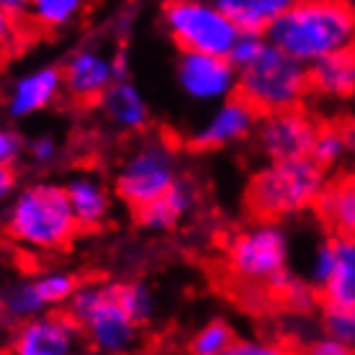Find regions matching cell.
I'll use <instances>...</instances> for the list:
<instances>
[{"label":"cell","mask_w":355,"mask_h":355,"mask_svg":"<svg viewBox=\"0 0 355 355\" xmlns=\"http://www.w3.org/2000/svg\"><path fill=\"white\" fill-rule=\"evenodd\" d=\"M0 230L13 248L28 255L62 252L83 232L64 186L49 180L16 188V193L3 206Z\"/></svg>","instance_id":"cell-1"},{"label":"cell","mask_w":355,"mask_h":355,"mask_svg":"<svg viewBox=\"0 0 355 355\" xmlns=\"http://www.w3.org/2000/svg\"><path fill=\"white\" fill-rule=\"evenodd\" d=\"M268 42L304 64L355 49V10L345 0H296L268 28Z\"/></svg>","instance_id":"cell-2"},{"label":"cell","mask_w":355,"mask_h":355,"mask_svg":"<svg viewBox=\"0 0 355 355\" xmlns=\"http://www.w3.org/2000/svg\"><path fill=\"white\" fill-rule=\"evenodd\" d=\"M324 186V168L311 157L270 160L250 178L245 204L255 219L284 222L314 209Z\"/></svg>","instance_id":"cell-3"},{"label":"cell","mask_w":355,"mask_h":355,"mask_svg":"<svg viewBox=\"0 0 355 355\" xmlns=\"http://www.w3.org/2000/svg\"><path fill=\"white\" fill-rule=\"evenodd\" d=\"M67 311L96 355H132L139 345L142 324L126 311L119 281H80Z\"/></svg>","instance_id":"cell-4"},{"label":"cell","mask_w":355,"mask_h":355,"mask_svg":"<svg viewBox=\"0 0 355 355\" xmlns=\"http://www.w3.org/2000/svg\"><path fill=\"white\" fill-rule=\"evenodd\" d=\"M291 242L278 222L255 219L240 230L224 248V270L242 288L270 291L288 273Z\"/></svg>","instance_id":"cell-5"},{"label":"cell","mask_w":355,"mask_h":355,"mask_svg":"<svg viewBox=\"0 0 355 355\" xmlns=\"http://www.w3.org/2000/svg\"><path fill=\"white\" fill-rule=\"evenodd\" d=\"M311 80L306 64L268 42L250 64L237 70V93L258 114H275L299 108L309 93Z\"/></svg>","instance_id":"cell-6"},{"label":"cell","mask_w":355,"mask_h":355,"mask_svg":"<svg viewBox=\"0 0 355 355\" xmlns=\"http://www.w3.org/2000/svg\"><path fill=\"white\" fill-rule=\"evenodd\" d=\"M178 173V150L168 137H144L124 155V160L116 170L114 188L116 196L124 201L132 211L152 204L160 198L173 183Z\"/></svg>","instance_id":"cell-7"},{"label":"cell","mask_w":355,"mask_h":355,"mask_svg":"<svg viewBox=\"0 0 355 355\" xmlns=\"http://www.w3.org/2000/svg\"><path fill=\"white\" fill-rule=\"evenodd\" d=\"M168 34L183 52L230 57L240 26L214 0H170L162 10Z\"/></svg>","instance_id":"cell-8"},{"label":"cell","mask_w":355,"mask_h":355,"mask_svg":"<svg viewBox=\"0 0 355 355\" xmlns=\"http://www.w3.org/2000/svg\"><path fill=\"white\" fill-rule=\"evenodd\" d=\"M78 275L70 270H42L28 278H21L6 291V306L0 320H6L8 324H21L46 314L54 309H67L72 293L78 291Z\"/></svg>","instance_id":"cell-9"},{"label":"cell","mask_w":355,"mask_h":355,"mask_svg":"<svg viewBox=\"0 0 355 355\" xmlns=\"http://www.w3.org/2000/svg\"><path fill=\"white\" fill-rule=\"evenodd\" d=\"M309 284L317 288L322 304L355 306V237L332 234L314 248Z\"/></svg>","instance_id":"cell-10"},{"label":"cell","mask_w":355,"mask_h":355,"mask_svg":"<svg viewBox=\"0 0 355 355\" xmlns=\"http://www.w3.org/2000/svg\"><path fill=\"white\" fill-rule=\"evenodd\" d=\"M85 340L67 309H54L16 324L8 343L10 355H80Z\"/></svg>","instance_id":"cell-11"},{"label":"cell","mask_w":355,"mask_h":355,"mask_svg":"<svg viewBox=\"0 0 355 355\" xmlns=\"http://www.w3.org/2000/svg\"><path fill=\"white\" fill-rule=\"evenodd\" d=\"M320 126L299 108L266 114L258 124V144L268 160H299L311 157V147Z\"/></svg>","instance_id":"cell-12"},{"label":"cell","mask_w":355,"mask_h":355,"mask_svg":"<svg viewBox=\"0 0 355 355\" xmlns=\"http://www.w3.org/2000/svg\"><path fill=\"white\" fill-rule=\"evenodd\" d=\"M121 72H124L121 57H111L96 46H85L67 60L62 70V83L72 101L93 103L103 98V93L121 78Z\"/></svg>","instance_id":"cell-13"},{"label":"cell","mask_w":355,"mask_h":355,"mask_svg":"<svg viewBox=\"0 0 355 355\" xmlns=\"http://www.w3.org/2000/svg\"><path fill=\"white\" fill-rule=\"evenodd\" d=\"M178 83L193 101H224L237 90V67L230 57L183 52L178 62Z\"/></svg>","instance_id":"cell-14"},{"label":"cell","mask_w":355,"mask_h":355,"mask_svg":"<svg viewBox=\"0 0 355 355\" xmlns=\"http://www.w3.org/2000/svg\"><path fill=\"white\" fill-rule=\"evenodd\" d=\"M255 126H258V111L245 98L230 96L196 129L191 144L196 150H222V147L248 139L255 132Z\"/></svg>","instance_id":"cell-15"},{"label":"cell","mask_w":355,"mask_h":355,"mask_svg":"<svg viewBox=\"0 0 355 355\" xmlns=\"http://www.w3.org/2000/svg\"><path fill=\"white\" fill-rule=\"evenodd\" d=\"M64 191H67L72 214L83 232L106 227L114 214V193L103 178L93 175V173H78L64 183Z\"/></svg>","instance_id":"cell-16"},{"label":"cell","mask_w":355,"mask_h":355,"mask_svg":"<svg viewBox=\"0 0 355 355\" xmlns=\"http://www.w3.org/2000/svg\"><path fill=\"white\" fill-rule=\"evenodd\" d=\"M198 206V188L191 178H178L175 183L152 204L134 211L137 224L147 232H170Z\"/></svg>","instance_id":"cell-17"},{"label":"cell","mask_w":355,"mask_h":355,"mask_svg":"<svg viewBox=\"0 0 355 355\" xmlns=\"http://www.w3.org/2000/svg\"><path fill=\"white\" fill-rule=\"evenodd\" d=\"M60 90H64L62 72L57 67H42L18 78L8 90V114L16 119L24 116L39 114L44 111L49 103H54V98L60 96Z\"/></svg>","instance_id":"cell-18"},{"label":"cell","mask_w":355,"mask_h":355,"mask_svg":"<svg viewBox=\"0 0 355 355\" xmlns=\"http://www.w3.org/2000/svg\"><path fill=\"white\" fill-rule=\"evenodd\" d=\"M101 106H103L108 124L119 132H142L150 121V108L144 103L142 93L121 78L103 93Z\"/></svg>","instance_id":"cell-19"},{"label":"cell","mask_w":355,"mask_h":355,"mask_svg":"<svg viewBox=\"0 0 355 355\" xmlns=\"http://www.w3.org/2000/svg\"><path fill=\"white\" fill-rule=\"evenodd\" d=\"M314 209L335 234L355 237V175L327 183Z\"/></svg>","instance_id":"cell-20"},{"label":"cell","mask_w":355,"mask_h":355,"mask_svg":"<svg viewBox=\"0 0 355 355\" xmlns=\"http://www.w3.org/2000/svg\"><path fill=\"white\" fill-rule=\"evenodd\" d=\"M311 88H317L324 96H350L355 90V49L335 52L322 57L309 70Z\"/></svg>","instance_id":"cell-21"},{"label":"cell","mask_w":355,"mask_h":355,"mask_svg":"<svg viewBox=\"0 0 355 355\" xmlns=\"http://www.w3.org/2000/svg\"><path fill=\"white\" fill-rule=\"evenodd\" d=\"M240 31H268L296 0H214Z\"/></svg>","instance_id":"cell-22"},{"label":"cell","mask_w":355,"mask_h":355,"mask_svg":"<svg viewBox=\"0 0 355 355\" xmlns=\"http://www.w3.org/2000/svg\"><path fill=\"white\" fill-rule=\"evenodd\" d=\"M355 152V132L353 129H343V126H324L317 132L314 147H311V160L320 162L327 170L338 165L345 155Z\"/></svg>","instance_id":"cell-23"},{"label":"cell","mask_w":355,"mask_h":355,"mask_svg":"<svg viewBox=\"0 0 355 355\" xmlns=\"http://www.w3.org/2000/svg\"><path fill=\"white\" fill-rule=\"evenodd\" d=\"M88 0H31L28 18L42 28H62L83 16Z\"/></svg>","instance_id":"cell-24"},{"label":"cell","mask_w":355,"mask_h":355,"mask_svg":"<svg viewBox=\"0 0 355 355\" xmlns=\"http://www.w3.org/2000/svg\"><path fill=\"white\" fill-rule=\"evenodd\" d=\"M237 340L234 327L230 320L216 317V320L204 322L188 340V353L191 355H222L227 347Z\"/></svg>","instance_id":"cell-25"},{"label":"cell","mask_w":355,"mask_h":355,"mask_svg":"<svg viewBox=\"0 0 355 355\" xmlns=\"http://www.w3.org/2000/svg\"><path fill=\"white\" fill-rule=\"evenodd\" d=\"M119 288H121V302H124L126 311L134 317V322L142 324V327L150 324L157 314L155 291L142 281H119Z\"/></svg>","instance_id":"cell-26"},{"label":"cell","mask_w":355,"mask_h":355,"mask_svg":"<svg viewBox=\"0 0 355 355\" xmlns=\"http://www.w3.org/2000/svg\"><path fill=\"white\" fill-rule=\"evenodd\" d=\"M270 293L293 311H309L311 306H314V302L320 299L317 288H314L309 281H302V278H296V275H291V273H286L278 284H273Z\"/></svg>","instance_id":"cell-27"},{"label":"cell","mask_w":355,"mask_h":355,"mask_svg":"<svg viewBox=\"0 0 355 355\" xmlns=\"http://www.w3.org/2000/svg\"><path fill=\"white\" fill-rule=\"evenodd\" d=\"M322 327L324 335L338 340L343 345L355 347V306H338V304H324L322 309Z\"/></svg>","instance_id":"cell-28"},{"label":"cell","mask_w":355,"mask_h":355,"mask_svg":"<svg viewBox=\"0 0 355 355\" xmlns=\"http://www.w3.org/2000/svg\"><path fill=\"white\" fill-rule=\"evenodd\" d=\"M266 44H268V39L260 34V31H240L237 42L232 44L230 62L240 70V67H245V64L252 62V60L266 49Z\"/></svg>","instance_id":"cell-29"},{"label":"cell","mask_w":355,"mask_h":355,"mask_svg":"<svg viewBox=\"0 0 355 355\" xmlns=\"http://www.w3.org/2000/svg\"><path fill=\"white\" fill-rule=\"evenodd\" d=\"M222 355H291L286 345L270 338H237Z\"/></svg>","instance_id":"cell-30"},{"label":"cell","mask_w":355,"mask_h":355,"mask_svg":"<svg viewBox=\"0 0 355 355\" xmlns=\"http://www.w3.org/2000/svg\"><path fill=\"white\" fill-rule=\"evenodd\" d=\"M24 150H26L24 139L13 129H8V126H0V165L13 168L18 162V157L24 155Z\"/></svg>","instance_id":"cell-31"},{"label":"cell","mask_w":355,"mask_h":355,"mask_svg":"<svg viewBox=\"0 0 355 355\" xmlns=\"http://www.w3.org/2000/svg\"><path fill=\"white\" fill-rule=\"evenodd\" d=\"M26 152L34 165H52L60 155V144L54 142L52 137H36L26 144Z\"/></svg>","instance_id":"cell-32"},{"label":"cell","mask_w":355,"mask_h":355,"mask_svg":"<svg viewBox=\"0 0 355 355\" xmlns=\"http://www.w3.org/2000/svg\"><path fill=\"white\" fill-rule=\"evenodd\" d=\"M302 355H355V347H347L324 335V338L311 340L309 345L302 350Z\"/></svg>","instance_id":"cell-33"},{"label":"cell","mask_w":355,"mask_h":355,"mask_svg":"<svg viewBox=\"0 0 355 355\" xmlns=\"http://www.w3.org/2000/svg\"><path fill=\"white\" fill-rule=\"evenodd\" d=\"M18 18H13L10 13L0 10V54L13 49L18 44Z\"/></svg>","instance_id":"cell-34"},{"label":"cell","mask_w":355,"mask_h":355,"mask_svg":"<svg viewBox=\"0 0 355 355\" xmlns=\"http://www.w3.org/2000/svg\"><path fill=\"white\" fill-rule=\"evenodd\" d=\"M16 193V173L13 168L0 165V209L8 204V198Z\"/></svg>","instance_id":"cell-35"},{"label":"cell","mask_w":355,"mask_h":355,"mask_svg":"<svg viewBox=\"0 0 355 355\" xmlns=\"http://www.w3.org/2000/svg\"><path fill=\"white\" fill-rule=\"evenodd\" d=\"M28 6H31V0H0V10L10 13L13 18L28 13Z\"/></svg>","instance_id":"cell-36"},{"label":"cell","mask_w":355,"mask_h":355,"mask_svg":"<svg viewBox=\"0 0 355 355\" xmlns=\"http://www.w3.org/2000/svg\"><path fill=\"white\" fill-rule=\"evenodd\" d=\"M3 306H6V291L0 288V314H3Z\"/></svg>","instance_id":"cell-37"},{"label":"cell","mask_w":355,"mask_h":355,"mask_svg":"<svg viewBox=\"0 0 355 355\" xmlns=\"http://www.w3.org/2000/svg\"><path fill=\"white\" fill-rule=\"evenodd\" d=\"M0 355H10V353H8V347H3V345H0Z\"/></svg>","instance_id":"cell-38"}]
</instances>
